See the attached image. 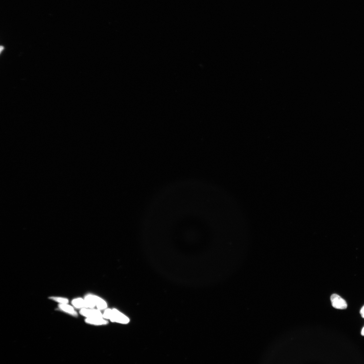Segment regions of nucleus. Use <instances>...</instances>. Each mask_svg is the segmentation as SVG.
Returning <instances> with one entry per match:
<instances>
[{"mask_svg": "<svg viewBox=\"0 0 364 364\" xmlns=\"http://www.w3.org/2000/svg\"><path fill=\"white\" fill-rule=\"evenodd\" d=\"M84 300L85 307L86 308H93L96 306L93 295H88L86 296Z\"/></svg>", "mask_w": 364, "mask_h": 364, "instance_id": "423d86ee", "label": "nucleus"}, {"mask_svg": "<svg viewBox=\"0 0 364 364\" xmlns=\"http://www.w3.org/2000/svg\"><path fill=\"white\" fill-rule=\"evenodd\" d=\"M49 299L54 301L58 302L60 304H67L69 303V300L67 298L58 297H50Z\"/></svg>", "mask_w": 364, "mask_h": 364, "instance_id": "1a4fd4ad", "label": "nucleus"}, {"mask_svg": "<svg viewBox=\"0 0 364 364\" xmlns=\"http://www.w3.org/2000/svg\"><path fill=\"white\" fill-rule=\"evenodd\" d=\"M80 314L87 318H102V314L98 310L83 308L80 310Z\"/></svg>", "mask_w": 364, "mask_h": 364, "instance_id": "7ed1b4c3", "label": "nucleus"}, {"mask_svg": "<svg viewBox=\"0 0 364 364\" xmlns=\"http://www.w3.org/2000/svg\"><path fill=\"white\" fill-rule=\"evenodd\" d=\"M330 300L333 306L336 309H346L347 307L346 302L340 296L336 294H333L331 296Z\"/></svg>", "mask_w": 364, "mask_h": 364, "instance_id": "f03ea898", "label": "nucleus"}, {"mask_svg": "<svg viewBox=\"0 0 364 364\" xmlns=\"http://www.w3.org/2000/svg\"><path fill=\"white\" fill-rule=\"evenodd\" d=\"M96 306L99 310L103 309L106 308L107 304L104 300L99 297L94 295Z\"/></svg>", "mask_w": 364, "mask_h": 364, "instance_id": "0eeeda50", "label": "nucleus"}, {"mask_svg": "<svg viewBox=\"0 0 364 364\" xmlns=\"http://www.w3.org/2000/svg\"><path fill=\"white\" fill-rule=\"evenodd\" d=\"M58 308L61 311L67 313L73 316H77V313L73 307L67 304H60L58 305Z\"/></svg>", "mask_w": 364, "mask_h": 364, "instance_id": "20e7f679", "label": "nucleus"}, {"mask_svg": "<svg viewBox=\"0 0 364 364\" xmlns=\"http://www.w3.org/2000/svg\"><path fill=\"white\" fill-rule=\"evenodd\" d=\"M361 334L363 336H364V327L362 331H361Z\"/></svg>", "mask_w": 364, "mask_h": 364, "instance_id": "9b49d317", "label": "nucleus"}, {"mask_svg": "<svg viewBox=\"0 0 364 364\" xmlns=\"http://www.w3.org/2000/svg\"><path fill=\"white\" fill-rule=\"evenodd\" d=\"M360 313L361 316H362V317L364 318V306L361 309Z\"/></svg>", "mask_w": 364, "mask_h": 364, "instance_id": "9d476101", "label": "nucleus"}, {"mask_svg": "<svg viewBox=\"0 0 364 364\" xmlns=\"http://www.w3.org/2000/svg\"><path fill=\"white\" fill-rule=\"evenodd\" d=\"M4 49V47L2 46H1V53L2 52V50H3Z\"/></svg>", "mask_w": 364, "mask_h": 364, "instance_id": "f8f14e48", "label": "nucleus"}, {"mask_svg": "<svg viewBox=\"0 0 364 364\" xmlns=\"http://www.w3.org/2000/svg\"><path fill=\"white\" fill-rule=\"evenodd\" d=\"M85 322L90 324L96 325L106 324L108 323L107 321L102 318H87Z\"/></svg>", "mask_w": 364, "mask_h": 364, "instance_id": "39448f33", "label": "nucleus"}, {"mask_svg": "<svg viewBox=\"0 0 364 364\" xmlns=\"http://www.w3.org/2000/svg\"><path fill=\"white\" fill-rule=\"evenodd\" d=\"M109 319L113 322L125 324L128 323L129 321V320L128 317L115 309H112L111 314Z\"/></svg>", "mask_w": 364, "mask_h": 364, "instance_id": "f257e3e1", "label": "nucleus"}, {"mask_svg": "<svg viewBox=\"0 0 364 364\" xmlns=\"http://www.w3.org/2000/svg\"><path fill=\"white\" fill-rule=\"evenodd\" d=\"M73 306L77 308H81L85 307L84 299L82 298H77L73 299L72 301Z\"/></svg>", "mask_w": 364, "mask_h": 364, "instance_id": "6e6552de", "label": "nucleus"}]
</instances>
